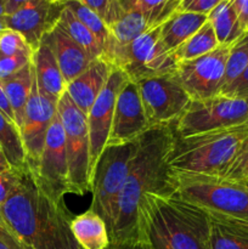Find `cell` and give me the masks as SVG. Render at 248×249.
<instances>
[{
	"instance_id": "cell-1",
	"label": "cell",
	"mask_w": 248,
	"mask_h": 249,
	"mask_svg": "<svg viewBox=\"0 0 248 249\" xmlns=\"http://www.w3.org/2000/svg\"><path fill=\"white\" fill-rule=\"evenodd\" d=\"M175 141L172 125L153 126L138 140V150L117 206L111 246L146 241L141 212L148 195L172 194L168 184V158Z\"/></svg>"
},
{
	"instance_id": "cell-2",
	"label": "cell",
	"mask_w": 248,
	"mask_h": 249,
	"mask_svg": "<svg viewBox=\"0 0 248 249\" xmlns=\"http://www.w3.org/2000/svg\"><path fill=\"white\" fill-rule=\"evenodd\" d=\"M0 213L24 249H80L65 202L44 194L29 168L21 173Z\"/></svg>"
},
{
	"instance_id": "cell-3",
	"label": "cell",
	"mask_w": 248,
	"mask_h": 249,
	"mask_svg": "<svg viewBox=\"0 0 248 249\" xmlns=\"http://www.w3.org/2000/svg\"><path fill=\"white\" fill-rule=\"evenodd\" d=\"M141 230L155 249H212L208 214L174 194L146 197Z\"/></svg>"
},
{
	"instance_id": "cell-4",
	"label": "cell",
	"mask_w": 248,
	"mask_h": 249,
	"mask_svg": "<svg viewBox=\"0 0 248 249\" xmlns=\"http://www.w3.org/2000/svg\"><path fill=\"white\" fill-rule=\"evenodd\" d=\"M247 136L248 122L186 138L175 136L168 158L169 172L223 177Z\"/></svg>"
},
{
	"instance_id": "cell-5",
	"label": "cell",
	"mask_w": 248,
	"mask_h": 249,
	"mask_svg": "<svg viewBox=\"0 0 248 249\" xmlns=\"http://www.w3.org/2000/svg\"><path fill=\"white\" fill-rule=\"evenodd\" d=\"M172 194L206 212L209 216H248V184L221 175L168 174Z\"/></svg>"
},
{
	"instance_id": "cell-6",
	"label": "cell",
	"mask_w": 248,
	"mask_h": 249,
	"mask_svg": "<svg viewBox=\"0 0 248 249\" xmlns=\"http://www.w3.org/2000/svg\"><path fill=\"white\" fill-rule=\"evenodd\" d=\"M102 58L121 70L133 83L173 74L177 63L174 53L160 40V27L150 29L126 45H119L112 38Z\"/></svg>"
},
{
	"instance_id": "cell-7",
	"label": "cell",
	"mask_w": 248,
	"mask_h": 249,
	"mask_svg": "<svg viewBox=\"0 0 248 249\" xmlns=\"http://www.w3.org/2000/svg\"><path fill=\"white\" fill-rule=\"evenodd\" d=\"M138 140L105 148L92 175L90 209L99 214L106 223L109 238L116 220L119 196L128 178L131 160L138 150Z\"/></svg>"
},
{
	"instance_id": "cell-8",
	"label": "cell",
	"mask_w": 248,
	"mask_h": 249,
	"mask_svg": "<svg viewBox=\"0 0 248 249\" xmlns=\"http://www.w3.org/2000/svg\"><path fill=\"white\" fill-rule=\"evenodd\" d=\"M57 113L65 131L71 194L83 196L87 192H91L90 141L87 116L73 104L67 92L58 100Z\"/></svg>"
},
{
	"instance_id": "cell-9",
	"label": "cell",
	"mask_w": 248,
	"mask_h": 249,
	"mask_svg": "<svg viewBox=\"0 0 248 249\" xmlns=\"http://www.w3.org/2000/svg\"><path fill=\"white\" fill-rule=\"evenodd\" d=\"M248 122V101L225 95L192 100L172 125L175 136L186 138Z\"/></svg>"
},
{
	"instance_id": "cell-10",
	"label": "cell",
	"mask_w": 248,
	"mask_h": 249,
	"mask_svg": "<svg viewBox=\"0 0 248 249\" xmlns=\"http://www.w3.org/2000/svg\"><path fill=\"white\" fill-rule=\"evenodd\" d=\"M230 46L219 45L215 50L194 60L180 61L172 77L191 100H203L220 94L225 78Z\"/></svg>"
},
{
	"instance_id": "cell-11",
	"label": "cell",
	"mask_w": 248,
	"mask_h": 249,
	"mask_svg": "<svg viewBox=\"0 0 248 249\" xmlns=\"http://www.w3.org/2000/svg\"><path fill=\"white\" fill-rule=\"evenodd\" d=\"M31 172L41 191L50 198L65 202L66 195L71 194L65 131L58 113L49 129L38 165Z\"/></svg>"
},
{
	"instance_id": "cell-12",
	"label": "cell",
	"mask_w": 248,
	"mask_h": 249,
	"mask_svg": "<svg viewBox=\"0 0 248 249\" xmlns=\"http://www.w3.org/2000/svg\"><path fill=\"white\" fill-rule=\"evenodd\" d=\"M136 85L152 128L173 125L192 101L172 74L147 78L138 82Z\"/></svg>"
},
{
	"instance_id": "cell-13",
	"label": "cell",
	"mask_w": 248,
	"mask_h": 249,
	"mask_svg": "<svg viewBox=\"0 0 248 249\" xmlns=\"http://www.w3.org/2000/svg\"><path fill=\"white\" fill-rule=\"evenodd\" d=\"M128 80L121 70L113 68L106 87L87 114L90 141V179H92L95 167L108 141L117 97Z\"/></svg>"
},
{
	"instance_id": "cell-14",
	"label": "cell",
	"mask_w": 248,
	"mask_h": 249,
	"mask_svg": "<svg viewBox=\"0 0 248 249\" xmlns=\"http://www.w3.org/2000/svg\"><path fill=\"white\" fill-rule=\"evenodd\" d=\"M56 113L57 102L53 101L39 91L34 75L33 88L24 111L23 123L19 129L29 170H34L38 165L45 145L46 135Z\"/></svg>"
},
{
	"instance_id": "cell-15",
	"label": "cell",
	"mask_w": 248,
	"mask_h": 249,
	"mask_svg": "<svg viewBox=\"0 0 248 249\" xmlns=\"http://www.w3.org/2000/svg\"><path fill=\"white\" fill-rule=\"evenodd\" d=\"M65 5L66 1L24 0L21 9L4 16L5 28L21 34L35 53L44 36L57 26Z\"/></svg>"
},
{
	"instance_id": "cell-16",
	"label": "cell",
	"mask_w": 248,
	"mask_h": 249,
	"mask_svg": "<svg viewBox=\"0 0 248 249\" xmlns=\"http://www.w3.org/2000/svg\"><path fill=\"white\" fill-rule=\"evenodd\" d=\"M152 126L148 123L136 83H125L117 97L108 146H121L134 142Z\"/></svg>"
},
{
	"instance_id": "cell-17",
	"label": "cell",
	"mask_w": 248,
	"mask_h": 249,
	"mask_svg": "<svg viewBox=\"0 0 248 249\" xmlns=\"http://www.w3.org/2000/svg\"><path fill=\"white\" fill-rule=\"evenodd\" d=\"M113 68L106 60L99 58L66 87L68 97L85 116L106 87Z\"/></svg>"
},
{
	"instance_id": "cell-18",
	"label": "cell",
	"mask_w": 248,
	"mask_h": 249,
	"mask_svg": "<svg viewBox=\"0 0 248 249\" xmlns=\"http://www.w3.org/2000/svg\"><path fill=\"white\" fill-rule=\"evenodd\" d=\"M41 41L53 51L66 85L82 74L94 62L87 51L73 41L58 24L50 33L46 34Z\"/></svg>"
},
{
	"instance_id": "cell-19",
	"label": "cell",
	"mask_w": 248,
	"mask_h": 249,
	"mask_svg": "<svg viewBox=\"0 0 248 249\" xmlns=\"http://www.w3.org/2000/svg\"><path fill=\"white\" fill-rule=\"evenodd\" d=\"M36 87L41 94L58 102L66 92V82L51 49L41 41L32 58Z\"/></svg>"
},
{
	"instance_id": "cell-20",
	"label": "cell",
	"mask_w": 248,
	"mask_h": 249,
	"mask_svg": "<svg viewBox=\"0 0 248 249\" xmlns=\"http://www.w3.org/2000/svg\"><path fill=\"white\" fill-rule=\"evenodd\" d=\"M71 231L80 249H109L111 246L106 223L91 209L72 219Z\"/></svg>"
},
{
	"instance_id": "cell-21",
	"label": "cell",
	"mask_w": 248,
	"mask_h": 249,
	"mask_svg": "<svg viewBox=\"0 0 248 249\" xmlns=\"http://www.w3.org/2000/svg\"><path fill=\"white\" fill-rule=\"evenodd\" d=\"M207 22V16L179 10L160 26V40L168 51L174 53Z\"/></svg>"
},
{
	"instance_id": "cell-22",
	"label": "cell",
	"mask_w": 248,
	"mask_h": 249,
	"mask_svg": "<svg viewBox=\"0 0 248 249\" xmlns=\"http://www.w3.org/2000/svg\"><path fill=\"white\" fill-rule=\"evenodd\" d=\"M34 83V68L32 62L22 68L19 72L10 77L9 79L1 82L2 89L7 97L12 112H14L15 123L17 128L21 129L24 118L27 102L31 96L32 88Z\"/></svg>"
},
{
	"instance_id": "cell-23",
	"label": "cell",
	"mask_w": 248,
	"mask_h": 249,
	"mask_svg": "<svg viewBox=\"0 0 248 249\" xmlns=\"http://www.w3.org/2000/svg\"><path fill=\"white\" fill-rule=\"evenodd\" d=\"M218 39L219 45L231 46L245 34L238 23L232 0H220L207 17Z\"/></svg>"
},
{
	"instance_id": "cell-24",
	"label": "cell",
	"mask_w": 248,
	"mask_h": 249,
	"mask_svg": "<svg viewBox=\"0 0 248 249\" xmlns=\"http://www.w3.org/2000/svg\"><path fill=\"white\" fill-rule=\"evenodd\" d=\"M0 148L12 169L19 172L28 169L26 151L22 142L19 129L17 128L16 123L7 118L1 111H0Z\"/></svg>"
},
{
	"instance_id": "cell-25",
	"label": "cell",
	"mask_w": 248,
	"mask_h": 249,
	"mask_svg": "<svg viewBox=\"0 0 248 249\" xmlns=\"http://www.w3.org/2000/svg\"><path fill=\"white\" fill-rule=\"evenodd\" d=\"M57 24L68 34V36L73 41H75L83 50L87 51V53L92 60L96 61L99 58H102L104 50H102L97 39L79 21V18L73 14V11L67 5H65V7H63Z\"/></svg>"
},
{
	"instance_id": "cell-26",
	"label": "cell",
	"mask_w": 248,
	"mask_h": 249,
	"mask_svg": "<svg viewBox=\"0 0 248 249\" xmlns=\"http://www.w3.org/2000/svg\"><path fill=\"white\" fill-rule=\"evenodd\" d=\"M125 10L140 12L147 22L148 29L158 28L173 16L180 0H122Z\"/></svg>"
},
{
	"instance_id": "cell-27",
	"label": "cell",
	"mask_w": 248,
	"mask_h": 249,
	"mask_svg": "<svg viewBox=\"0 0 248 249\" xmlns=\"http://www.w3.org/2000/svg\"><path fill=\"white\" fill-rule=\"evenodd\" d=\"M218 46L219 43L213 27L207 19L206 23L191 38L181 44L173 53H174L177 62H180V61L194 60V58L207 55L215 50Z\"/></svg>"
},
{
	"instance_id": "cell-28",
	"label": "cell",
	"mask_w": 248,
	"mask_h": 249,
	"mask_svg": "<svg viewBox=\"0 0 248 249\" xmlns=\"http://www.w3.org/2000/svg\"><path fill=\"white\" fill-rule=\"evenodd\" d=\"M147 31H150L147 22L142 15L135 10H125L119 21H117L109 28L112 38L119 45H126L131 43Z\"/></svg>"
},
{
	"instance_id": "cell-29",
	"label": "cell",
	"mask_w": 248,
	"mask_h": 249,
	"mask_svg": "<svg viewBox=\"0 0 248 249\" xmlns=\"http://www.w3.org/2000/svg\"><path fill=\"white\" fill-rule=\"evenodd\" d=\"M66 5L73 11V14L79 18V21L94 34L95 38L97 39L99 44L101 45L102 50H105L107 44L112 39L111 32L108 27L99 18L94 11L89 9L82 0H71L66 1ZM104 56V55H102Z\"/></svg>"
},
{
	"instance_id": "cell-30",
	"label": "cell",
	"mask_w": 248,
	"mask_h": 249,
	"mask_svg": "<svg viewBox=\"0 0 248 249\" xmlns=\"http://www.w3.org/2000/svg\"><path fill=\"white\" fill-rule=\"evenodd\" d=\"M248 67V33L242 38L238 39L236 43L230 46L228 62H226L225 78H224V89L232 84ZM220 91V92H221Z\"/></svg>"
},
{
	"instance_id": "cell-31",
	"label": "cell",
	"mask_w": 248,
	"mask_h": 249,
	"mask_svg": "<svg viewBox=\"0 0 248 249\" xmlns=\"http://www.w3.org/2000/svg\"><path fill=\"white\" fill-rule=\"evenodd\" d=\"M0 53L5 56H26L33 58L34 51L21 34L5 28L0 32Z\"/></svg>"
},
{
	"instance_id": "cell-32",
	"label": "cell",
	"mask_w": 248,
	"mask_h": 249,
	"mask_svg": "<svg viewBox=\"0 0 248 249\" xmlns=\"http://www.w3.org/2000/svg\"><path fill=\"white\" fill-rule=\"evenodd\" d=\"M91 11L99 16V18L108 27V29L119 21L124 15L122 0H82Z\"/></svg>"
},
{
	"instance_id": "cell-33",
	"label": "cell",
	"mask_w": 248,
	"mask_h": 249,
	"mask_svg": "<svg viewBox=\"0 0 248 249\" xmlns=\"http://www.w3.org/2000/svg\"><path fill=\"white\" fill-rule=\"evenodd\" d=\"M212 221V220H211ZM212 249H248V238L212 221Z\"/></svg>"
},
{
	"instance_id": "cell-34",
	"label": "cell",
	"mask_w": 248,
	"mask_h": 249,
	"mask_svg": "<svg viewBox=\"0 0 248 249\" xmlns=\"http://www.w3.org/2000/svg\"><path fill=\"white\" fill-rule=\"evenodd\" d=\"M223 177L237 182H248V136L241 143L235 158Z\"/></svg>"
},
{
	"instance_id": "cell-35",
	"label": "cell",
	"mask_w": 248,
	"mask_h": 249,
	"mask_svg": "<svg viewBox=\"0 0 248 249\" xmlns=\"http://www.w3.org/2000/svg\"><path fill=\"white\" fill-rule=\"evenodd\" d=\"M32 62L26 56H5L0 53V83L9 79Z\"/></svg>"
},
{
	"instance_id": "cell-36",
	"label": "cell",
	"mask_w": 248,
	"mask_h": 249,
	"mask_svg": "<svg viewBox=\"0 0 248 249\" xmlns=\"http://www.w3.org/2000/svg\"><path fill=\"white\" fill-rule=\"evenodd\" d=\"M21 173L22 172H19V170L12 169V168L6 172L0 173V208L4 206L11 192L18 184Z\"/></svg>"
},
{
	"instance_id": "cell-37",
	"label": "cell",
	"mask_w": 248,
	"mask_h": 249,
	"mask_svg": "<svg viewBox=\"0 0 248 249\" xmlns=\"http://www.w3.org/2000/svg\"><path fill=\"white\" fill-rule=\"evenodd\" d=\"M219 1L220 0H180L179 10L208 17Z\"/></svg>"
},
{
	"instance_id": "cell-38",
	"label": "cell",
	"mask_w": 248,
	"mask_h": 249,
	"mask_svg": "<svg viewBox=\"0 0 248 249\" xmlns=\"http://www.w3.org/2000/svg\"><path fill=\"white\" fill-rule=\"evenodd\" d=\"M213 223L224 226L236 235L248 238V216L246 218H228V216H209Z\"/></svg>"
},
{
	"instance_id": "cell-39",
	"label": "cell",
	"mask_w": 248,
	"mask_h": 249,
	"mask_svg": "<svg viewBox=\"0 0 248 249\" xmlns=\"http://www.w3.org/2000/svg\"><path fill=\"white\" fill-rule=\"evenodd\" d=\"M219 95H225L229 97H235V99L248 101V67L232 84L229 85Z\"/></svg>"
},
{
	"instance_id": "cell-40",
	"label": "cell",
	"mask_w": 248,
	"mask_h": 249,
	"mask_svg": "<svg viewBox=\"0 0 248 249\" xmlns=\"http://www.w3.org/2000/svg\"><path fill=\"white\" fill-rule=\"evenodd\" d=\"M238 23L245 33H248V0H232Z\"/></svg>"
},
{
	"instance_id": "cell-41",
	"label": "cell",
	"mask_w": 248,
	"mask_h": 249,
	"mask_svg": "<svg viewBox=\"0 0 248 249\" xmlns=\"http://www.w3.org/2000/svg\"><path fill=\"white\" fill-rule=\"evenodd\" d=\"M0 237L4 238V240H6V241H10V242L18 243V245H21V242L17 240V237L15 236V233L12 232L11 229L7 226L6 221H5L4 218H2L1 213H0ZM22 247H23V246H22Z\"/></svg>"
},
{
	"instance_id": "cell-42",
	"label": "cell",
	"mask_w": 248,
	"mask_h": 249,
	"mask_svg": "<svg viewBox=\"0 0 248 249\" xmlns=\"http://www.w3.org/2000/svg\"><path fill=\"white\" fill-rule=\"evenodd\" d=\"M109 249H155L148 241H136V242H128L123 245L109 246Z\"/></svg>"
},
{
	"instance_id": "cell-43",
	"label": "cell",
	"mask_w": 248,
	"mask_h": 249,
	"mask_svg": "<svg viewBox=\"0 0 248 249\" xmlns=\"http://www.w3.org/2000/svg\"><path fill=\"white\" fill-rule=\"evenodd\" d=\"M0 111L5 114L9 119H11L12 122H15L14 112H12L11 106H10L9 101H7V97L5 95L4 89H2L1 84H0Z\"/></svg>"
},
{
	"instance_id": "cell-44",
	"label": "cell",
	"mask_w": 248,
	"mask_h": 249,
	"mask_svg": "<svg viewBox=\"0 0 248 249\" xmlns=\"http://www.w3.org/2000/svg\"><path fill=\"white\" fill-rule=\"evenodd\" d=\"M0 249H24L21 245L18 243L10 242V241L4 240V238L0 237Z\"/></svg>"
},
{
	"instance_id": "cell-45",
	"label": "cell",
	"mask_w": 248,
	"mask_h": 249,
	"mask_svg": "<svg viewBox=\"0 0 248 249\" xmlns=\"http://www.w3.org/2000/svg\"><path fill=\"white\" fill-rule=\"evenodd\" d=\"M9 169H11V167H10L6 157H5L4 153H2V151H1V148H0V173L6 172V170H9Z\"/></svg>"
},
{
	"instance_id": "cell-46",
	"label": "cell",
	"mask_w": 248,
	"mask_h": 249,
	"mask_svg": "<svg viewBox=\"0 0 248 249\" xmlns=\"http://www.w3.org/2000/svg\"><path fill=\"white\" fill-rule=\"evenodd\" d=\"M5 29L4 24V9H2V0H0V32Z\"/></svg>"
},
{
	"instance_id": "cell-47",
	"label": "cell",
	"mask_w": 248,
	"mask_h": 249,
	"mask_svg": "<svg viewBox=\"0 0 248 249\" xmlns=\"http://www.w3.org/2000/svg\"><path fill=\"white\" fill-rule=\"evenodd\" d=\"M247 184H248V182H247Z\"/></svg>"
}]
</instances>
